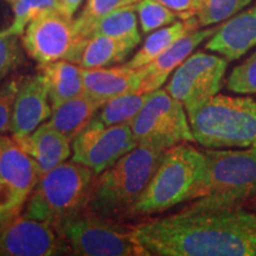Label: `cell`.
<instances>
[{"instance_id":"obj_30","label":"cell","mask_w":256,"mask_h":256,"mask_svg":"<svg viewBox=\"0 0 256 256\" xmlns=\"http://www.w3.org/2000/svg\"><path fill=\"white\" fill-rule=\"evenodd\" d=\"M121 2L122 0H88L81 14L78 19H75V28L78 36L82 38L83 32L94 22L116 8Z\"/></svg>"},{"instance_id":"obj_1","label":"cell","mask_w":256,"mask_h":256,"mask_svg":"<svg viewBox=\"0 0 256 256\" xmlns=\"http://www.w3.org/2000/svg\"><path fill=\"white\" fill-rule=\"evenodd\" d=\"M133 236L146 256H256V212L191 200L133 226Z\"/></svg>"},{"instance_id":"obj_34","label":"cell","mask_w":256,"mask_h":256,"mask_svg":"<svg viewBox=\"0 0 256 256\" xmlns=\"http://www.w3.org/2000/svg\"><path fill=\"white\" fill-rule=\"evenodd\" d=\"M82 0H58L60 8L64 14H66L68 17H72L75 14V12L78 11L80 5H81Z\"/></svg>"},{"instance_id":"obj_31","label":"cell","mask_w":256,"mask_h":256,"mask_svg":"<svg viewBox=\"0 0 256 256\" xmlns=\"http://www.w3.org/2000/svg\"><path fill=\"white\" fill-rule=\"evenodd\" d=\"M138 2L139 0H122L118 8L133 5ZM156 2H160V4L171 10L172 12H174L179 19L185 20V19L197 17L202 6H203L204 0H156Z\"/></svg>"},{"instance_id":"obj_26","label":"cell","mask_w":256,"mask_h":256,"mask_svg":"<svg viewBox=\"0 0 256 256\" xmlns=\"http://www.w3.org/2000/svg\"><path fill=\"white\" fill-rule=\"evenodd\" d=\"M133 6L144 34H151L179 19L174 12L156 0H139Z\"/></svg>"},{"instance_id":"obj_33","label":"cell","mask_w":256,"mask_h":256,"mask_svg":"<svg viewBox=\"0 0 256 256\" xmlns=\"http://www.w3.org/2000/svg\"><path fill=\"white\" fill-rule=\"evenodd\" d=\"M23 204L18 200L14 190L0 179V215L6 220L18 214Z\"/></svg>"},{"instance_id":"obj_7","label":"cell","mask_w":256,"mask_h":256,"mask_svg":"<svg viewBox=\"0 0 256 256\" xmlns=\"http://www.w3.org/2000/svg\"><path fill=\"white\" fill-rule=\"evenodd\" d=\"M70 254L80 256H146L133 236V226L90 211L66 217L54 226Z\"/></svg>"},{"instance_id":"obj_12","label":"cell","mask_w":256,"mask_h":256,"mask_svg":"<svg viewBox=\"0 0 256 256\" xmlns=\"http://www.w3.org/2000/svg\"><path fill=\"white\" fill-rule=\"evenodd\" d=\"M60 254L70 252L51 224L18 214L0 223V256Z\"/></svg>"},{"instance_id":"obj_24","label":"cell","mask_w":256,"mask_h":256,"mask_svg":"<svg viewBox=\"0 0 256 256\" xmlns=\"http://www.w3.org/2000/svg\"><path fill=\"white\" fill-rule=\"evenodd\" d=\"M148 94L127 92V94L116 96V98L106 102L101 107V110L98 112L92 120L98 121L104 126L130 124L142 110L148 98Z\"/></svg>"},{"instance_id":"obj_27","label":"cell","mask_w":256,"mask_h":256,"mask_svg":"<svg viewBox=\"0 0 256 256\" xmlns=\"http://www.w3.org/2000/svg\"><path fill=\"white\" fill-rule=\"evenodd\" d=\"M252 2V0H204L197 16L200 26L208 28L220 24L241 12Z\"/></svg>"},{"instance_id":"obj_29","label":"cell","mask_w":256,"mask_h":256,"mask_svg":"<svg viewBox=\"0 0 256 256\" xmlns=\"http://www.w3.org/2000/svg\"><path fill=\"white\" fill-rule=\"evenodd\" d=\"M18 38L19 36L5 30L0 31V82L17 68L23 60Z\"/></svg>"},{"instance_id":"obj_5","label":"cell","mask_w":256,"mask_h":256,"mask_svg":"<svg viewBox=\"0 0 256 256\" xmlns=\"http://www.w3.org/2000/svg\"><path fill=\"white\" fill-rule=\"evenodd\" d=\"M206 168L192 200L217 208L256 200V144L244 150L206 148Z\"/></svg>"},{"instance_id":"obj_25","label":"cell","mask_w":256,"mask_h":256,"mask_svg":"<svg viewBox=\"0 0 256 256\" xmlns=\"http://www.w3.org/2000/svg\"><path fill=\"white\" fill-rule=\"evenodd\" d=\"M14 11V20L6 32L22 37L28 24L37 16L50 10H60L58 0H8Z\"/></svg>"},{"instance_id":"obj_18","label":"cell","mask_w":256,"mask_h":256,"mask_svg":"<svg viewBox=\"0 0 256 256\" xmlns=\"http://www.w3.org/2000/svg\"><path fill=\"white\" fill-rule=\"evenodd\" d=\"M37 162L42 174L66 162L72 153V142L48 122H43L25 136H12Z\"/></svg>"},{"instance_id":"obj_35","label":"cell","mask_w":256,"mask_h":256,"mask_svg":"<svg viewBox=\"0 0 256 256\" xmlns=\"http://www.w3.org/2000/svg\"><path fill=\"white\" fill-rule=\"evenodd\" d=\"M254 211L256 212V202H255V206H254Z\"/></svg>"},{"instance_id":"obj_2","label":"cell","mask_w":256,"mask_h":256,"mask_svg":"<svg viewBox=\"0 0 256 256\" xmlns=\"http://www.w3.org/2000/svg\"><path fill=\"white\" fill-rule=\"evenodd\" d=\"M168 150L138 145L98 174L88 211L107 218L133 217V209Z\"/></svg>"},{"instance_id":"obj_15","label":"cell","mask_w":256,"mask_h":256,"mask_svg":"<svg viewBox=\"0 0 256 256\" xmlns=\"http://www.w3.org/2000/svg\"><path fill=\"white\" fill-rule=\"evenodd\" d=\"M217 26L191 32L179 40L162 55L147 66L139 68L140 81L138 94H148L164 84L168 76L194 52V50L215 34Z\"/></svg>"},{"instance_id":"obj_8","label":"cell","mask_w":256,"mask_h":256,"mask_svg":"<svg viewBox=\"0 0 256 256\" xmlns=\"http://www.w3.org/2000/svg\"><path fill=\"white\" fill-rule=\"evenodd\" d=\"M130 126L138 145L168 150L178 144L194 142L183 104L165 89L150 92Z\"/></svg>"},{"instance_id":"obj_28","label":"cell","mask_w":256,"mask_h":256,"mask_svg":"<svg viewBox=\"0 0 256 256\" xmlns=\"http://www.w3.org/2000/svg\"><path fill=\"white\" fill-rule=\"evenodd\" d=\"M226 88L236 94H256V51L232 69Z\"/></svg>"},{"instance_id":"obj_20","label":"cell","mask_w":256,"mask_h":256,"mask_svg":"<svg viewBox=\"0 0 256 256\" xmlns=\"http://www.w3.org/2000/svg\"><path fill=\"white\" fill-rule=\"evenodd\" d=\"M136 46L127 42L107 36H92L82 40L70 62L84 69L104 68L121 63Z\"/></svg>"},{"instance_id":"obj_14","label":"cell","mask_w":256,"mask_h":256,"mask_svg":"<svg viewBox=\"0 0 256 256\" xmlns=\"http://www.w3.org/2000/svg\"><path fill=\"white\" fill-rule=\"evenodd\" d=\"M37 162L14 138L0 134V179L14 190L24 204L42 178Z\"/></svg>"},{"instance_id":"obj_13","label":"cell","mask_w":256,"mask_h":256,"mask_svg":"<svg viewBox=\"0 0 256 256\" xmlns=\"http://www.w3.org/2000/svg\"><path fill=\"white\" fill-rule=\"evenodd\" d=\"M52 114L49 92L42 74L25 78L17 86L12 110V136H25L50 119Z\"/></svg>"},{"instance_id":"obj_19","label":"cell","mask_w":256,"mask_h":256,"mask_svg":"<svg viewBox=\"0 0 256 256\" xmlns=\"http://www.w3.org/2000/svg\"><path fill=\"white\" fill-rule=\"evenodd\" d=\"M46 80L51 107L56 108L63 102L84 92L82 66L66 60L38 66Z\"/></svg>"},{"instance_id":"obj_3","label":"cell","mask_w":256,"mask_h":256,"mask_svg":"<svg viewBox=\"0 0 256 256\" xmlns=\"http://www.w3.org/2000/svg\"><path fill=\"white\" fill-rule=\"evenodd\" d=\"M98 174L87 166L64 162L42 176L26 200L23 215L55 226L66 217L88 211Z\"/></svg>"},{"instance_id":"obj_32","label":"cell","mask_w":256,"mask_h":256,"mask_svg":"<svg viewBox=\"0 0 256 256\" xmlns=\"http://www.w3.org/2000/svg\"><path fill=\"white\" fill-rule=\"evenodd\" d=\"M16 90L17 86L11 84L6 90L0 92V134L11 130Z\"/></svg>"},{"instance_id":"obj_22","label":"cell","mask_w":256,"mask_h":256,"mask_svg":"<svg viewBox=\"0 0 256 256\" xmlns=\"http://www.w3.org/2000/svg\"><path fill=\"white\" fill-rule=\"evenodd\" d=\"M198 28H200V23L197 17L185 19V20L180 19V22H174L168 26L158 28L148 34L142 46L126 64L133 69L142 68L162 55L179 40Z\"/></svg>"},{"instance_id":"obj_11","label":"cell","mask_w":256,"mask_h":256,"mask_svg":"<svg viewBox=\"0 0 256 256\" xmlns=\"http://www.w3.org/2000/svg\"><path fill=\"white\" fill-rule=\"evenodd\" d=\"M136 146L130 124L104 126L92 120L72 140V160L100 174Z\"/></svg>"},{"instance_id":"obj_10","label":"cell","mask_w":256,"mask_h":256,"mask_svg":"<svg viewBox=\"0 0 256 256\" xmlns=\"http://www.w3.org/2000/svg\"><path fill=\"white\" fill-rule=\"evenodd\" d=\"M82 40L76 31L75 20L60 10H50L37 16L22 34L25 51L38 66L70 60Z\"/></svg>"},{"instance_id":"obj_16","label":"cell","mask_w":256,"mask_h":256,"mask_svg":"<svg viewBox=\"0 0 256 256\" xmlns=\"http://www.w3.org/2000/svg\"><path fill=\"white\" fill-rule=\"evenodd\" d=\"M256 46V5L238 12L217 26L208 40L206 49L238 60Z\"/></svg>"},{"instance_id":"obj_21","label":"cell","mask_w":256,"mask_h":256,"mask_svg":"<svg viewBox=\"0 0 256 256\" xmlns=\"http://www.w3.org/2000/svg\"><path fill=\"white\" fill-rule=\"evenodd\" d=\"M101 107L100 102L83 92L63 102L58 107L52 108V114L48 122L72 142V140L92 122Z\"/></svg>"},{"instance_id":"obj_23","label":"cell","mask_w":256,"mask_h":256,"mask_svg":"<svg viewBox=\"0 0 256 256\" xmlns=\"http://www.w3.org/2000/svg\"><path fill=\"white\" fill-rule=\"evenodd\" d=\"M92 36L116 38L136 48L142 42V36L138 28V14L134 6L118 8L98 19L83 32L82 40Z\"/></svg>"},{"instance_id":"obj_4","label":"cell","mask_w":256,"mask_h":256,"mask_svg":"<svg viewBox=\"0 0 256 256\" xmlns=\"http://www.w3.org/2000/svg\"><path fill=\"white\" fill-rule=\"evenodd\" d=\"M206 168V156L188 142L168 148L136 203L133 216L160 214L191 202Z\"/></svg>"},{"instance_id":"obj_6","label":"cell","mask_w":256,"mask_h":256,"mask_svg":"<svg viewBox=\"0 0 256 256\" xmlns=\"http://www.w3.org/2000/svg\"><path fill=\"white\" fill-rule=\"evenodd\" d=\"M188 116L194 142L206 148H247L256 144V101L217 94Z\"/></svg>"},{"instance_id":"obj_17","label":"cell","mask_w":256,"mask_h":256,"mask_svg":"<svg viewBox=\"0 0 256 256\" xmlns=\"http://www.w3.org/2000/svg\"><path fill=\"white\" fill-rule=\"evenodd\" d=\"M82 72L84 92L102 106L116 96L136 92L139 87V69L130 68L127 64L94 69L82 68Z\"/></svg>"},{"instance_id":"obj_9","label":"cell","mask_w":256,"mask_h":256,"mask_svg":"<svg viewBox=\"0 0 256 256\" xmlns=\"http://www.w3.org/2000/svg\"><path fill=\"white\" fill-rule=\"evenodd\" d=\"M229 60L218 54H191L174 72L165 90L182 102L188 115L217 95Z\"/></svg>"}]
</instances>
